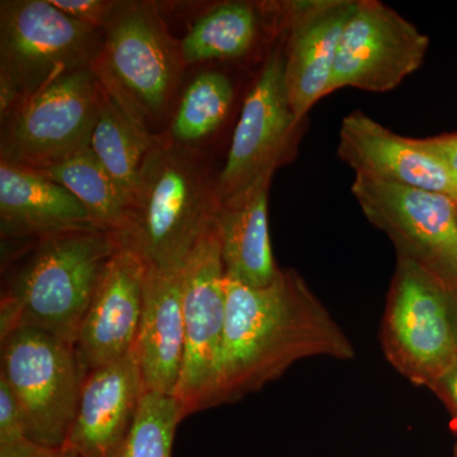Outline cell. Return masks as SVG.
I'll return each instance as SVG.
<instances>
[{"instance_id":"1","label":"cell","mask_w":457,"mask_h":457,"mask_svg":"<svg viewBox=\"0 0 457 457\" xmlns=\"http://www.w3.org/2000/svg\"><path fill=\"white\" fill-rule=\"evenodd\" d=\"M227 320L212 407L234 403L311 357L350 361L351 339L294 270L264 287L227 278Z\"/></svg>"},{"instance_id":"2","label":"cell","mask_w":457,"mask_h":457,"mask_svg":"<svg viewBox=\"0 0 457 457\" xmlns=\"http://www.w3.org/2000/svg\"><path fill=\"white\" fill-rule=\"evenodd\" d=\"M121 246L119 236L104 228L2 242L0 337L32 328L73 345Z\"/></svg>"},{"instance_id":"3","label":"cell","mask_w":457,"mask_h":457,"mask_svg":"<svg viewBox=\"0 0 457 457\" xmlns=\"http://www.w3.org/2000/svg\"><path fill=\"white\" fill-rule=\"evenodd\" d=\"M216 179L198 150L159 137L141 165L121 245L147 267L182 269L218 218Z\"/></svg>"},{"instance_id":"4","label":"cell","mask_w":457,"mask_h":457,"mask_svg":"<svg viewBox=\"0 0 457 457\" xmlns=\"http://www.w3.org/2000/svg\"><path fill=\"white\" fill-rule=\"evenodd\" d=\"M185 68L180 42L171 37L155 3L117 2L102 29L93 71L149 130L174 111Z\"/></svg>"},{"instance_id":"5","label":"cell","mask_w":457,"mask_h":457,"mask_svg":"<svg viewBox=\"0 0 457 457\" xmlns=\"http://www.w3.org/2000/svg\"><path fill=\"white\" fill-rule=\"evenodd\" d=\"M102 29L84 25L50 0L0 2V120L54 80L93 68Z\"/></svg>"},{"instance_id":"6","label":"cell","mask_w":457,"mask_h":457,"mask_svg":"<svg viewBox=\"0 0 457 457\" xmlns=\"http://www.w3.org/2000/svg\"><path fill=\"white\" fill-rule=\"evenodd\" d=\"M381 347L399 374L428 389L457 360L444 282L405 255H398L387 294Z\"/></svg>"},{"instance_id":"7","label":"cell","mask_w":457,"mask_h":457,"mask_svg":"<svg viewBox=\"0 0 457 457\" xmlns=\"http://www.w3.org/2000/svg\"><path fill=\"white\" fill-rule=\"evenodd\" d=\"M93 68L62 75L2 119L0 162L38 170L90 146L98 116Z\"/></svg>"},{"instance_id":"8","label":"cell","mask_w":457,"mask_h":457,"mask_svg":"<svg viewBox=\"0 0 457 457\" xmlns=\"http://www.w3.org/2000/svg\"><path fill=\"white\" fill-rule=\"evenodd\" d=\"M0 378L25 414L27 437L60 449L73 420L84 376L73 345L32 328L0 337Z\"/></svg>"},{"instance_id":"9","label":"cell","mask_w":457,"mask_h":457,"mask_svg":"<svg viewBox=\"0 0 457 457\" xmlns=\"http://www.w3.org/2000/svg\"><path fill=\"white\" fill-rule=\"evenodd\" d=\"M227 275L218 224H213L183 267L185 351L176 399L183 417L212 408L227 320Z\"/></svg>"},{"instance_id":"10","label":"cell","mask_w":457,"mask_h":457,"mask_svg":"<svg viewBox=\"0 0 457 457\" xmlns=\"http://www.w3.org/2000/svg\"><path fill=\"white\" fill-rule=\"evenodd\" d=\"M368 220L405 255L457 281V204L425 189L356 176L351 187Z\"/></svg>"},{"instance_id":"11","label":"cell","mask_w":457,"mask_h":457,"mask_svg":"<svg viewBox=\"0 0 457 457\" xmlns=\"http://www.w3.org/2000/svg\"><path fill=\"white\" fill-rule=\"evenodd\" d=\"M299 125L286 89L282 44L270 51L243 104L227 163L216 179L220 204L248 191L261 179H272Z\"/></svg>"},{"instance_id":"12","label":"cell","mask_w":457,"mask_h":457,"mask_svg":"<svg viewBox=\"0 0 457 457\" xmlns=\"http://www.w3.org/2000/svg\"><path fill=\"white\" fill-rule=\"evenodd\" d=\"M429 38L398 12L378 0H356L342 33L330 93L357 88L395 89L425 62Z\"/></svg>"},{"instance_id":"13","label":"cell","mask_w":457,"mask_h":457,"mask_svg":"<svg viewBox=\"0 0 457 457\" xmlns=\"http://www.w3.org/2000/svg\"><path fill=\"white\" fill-rule=\"evenodd\" d=\"M356 0L278 3L285 27V82L295 119L302 122L330 95L342 33Z\"/></svg>"},{"instance_id":"14","label":"cell","mask_w":457,"mask_h":457,"mask_svg":"<svg viewBox=\"0 0 457 457\" xmlns=\"http://www.w3.org/2000/svg\"><path fill=\"white\" fill-rule=\"evenodd\" d=\"M146 270L143 258L123 245L108 264L73 345L84 378L134 350Z\"/></svg>"},{"instance_id":"15","label":"cell","mask_w":457,"mask_h":457,"mask_svg":"<svg viewBox=\"0 0 457 457\" xmlns=\"http://www.w3.org/2000/svg\"><path fill=\"white\" fill-rule=\"evenodd\" d=\"M338 155L356 176L435 192L457 204V180L440 156L360 111L343 119Z\"/></svg>"},{"instance_id":"16","label":"cell","mask_w":457,"mask_h":457,"mask_svg":"<svg viewBox=\"0 0 457 457\" xmlns=\"http://www.w3.org/2000/svg\"><path fill=\"white\" fill-rule=\"evenodd\" d=\"M143 384L134 351L84 378L62 457H113L137 417Z\"/></svg>"},{"instance_id":"17","label":"cell","mask_w":457,"mask_h":457,"mask_svg":"<svg viewBox=\"0 0 457 457\" xmlns=\"http://www.w3.org/2000/svg\"><path fill=\"white\" fill-rule=\"evenodd\" d=\"M183 267L146 270L143 312L132 350L144 393L176 394L185 351Z\"/></svg>"},{"instance_id":"18","label":"cell","mask_w":457,"mask_h":457,"mask_svg":"<svg viewBox=\"0 0 457 457\" xmlns=\"http://www.w3.org/2000/svg\"><path fill=\"white\" fill-rule=\"evenodd\" d=\"M89 228H102L64 186L37 171L0 162L2 242Z\"/></svg>"},{"instance_id":"19","label":"cell","mask_w":457,"mask_h":457,"mask_svg":"<svg viewBox=\"0 0 457 457\" xmlns=\"http://www.w3.org/2000/svg\"><path fill=\"white\" fill-rule=\"evenodd\" d=\"M272 179L220 204L216 224L220 236L225 275L251 287H264L278 275L269 228V194Z\"/></svg>"},{"instance_id":"20","label":"cell","mask_w":457,"mask_h":457,"mask_svg":"<svg viewBox=\"0 0 457 457\" xmlns=\"http://www.w3.org/2000/svg\"><path fill=\"white\" fill-rule=\"evenodd\" d=\"M158 139V135L137 121L99 82L98 116L90 149L114 180L129 206L144 159Z\"/></svg>"},{"instance_id":"21","label":"cell","mask_w":457,"mask_h":457,"mask_svg":"<svg viewBox=\"0 0 457 457\" xmlns=\"http://www.w3.org/2000/svg\"><path fill=\"white\" fill-rule=\"evenodd\" d=\"M260 9L249 2H222L207 9L179 41L185 65L245 56L260 36Z\"/></svg>"},{"instance_id":"22","label":"cell","mask_w":457,"mask_h":457,"mask_svg":"<svg viewBox=\"0 0 457 457\" xmlns=\"http://www.w3.org/2000/svg\"><path fill=\"white\" fill-rule=\"evenodd\" d=\"M35 171L69 189L99 228L117 236L122 233L129 204L90 146Z\"/></svg>"},{"instance_id":"23","label":"cell","mask_w":457,"mask_h":457,"mask_svg":"<svg viewBox=\"0 0 457 457\" xmlns=\"http://www.w3.org/2000/svg\"><path fill=\"white\" fill-rule=\"evenodd\" d=\"M234 88L227 75L218 71L197 74L180 95L165 139L194 147L220 128L230 110Z\"/></svg>"},{"instance_id":"24","label":"cell","mask_w":457,"mask_h":457,"mask_svg":"<svg viewBox=\"0 0 457 457\" xmlns=\"http://www.w3.org/2000/svg\"><path fill=\"white\" fill-rule=\"evenodd\" d=\"M183 420L176 396L143 393L130 432L113 457H171L176 431Z\"/></svg>"},{"instance_id":"25","label":"cell","mask_w":457,"mask_h":457,"mask_svg":"<svg viewBox=\"0 0 457 457\" xmlns=\"http://www.w3.org/2000/svg\"><path fill=\"white\" fill-rule=\"evenodd\" d=\"M26 438L29 437L22 407L7 381L0 378V445Z\"/></svg>"},{"instance_id":"26","label":"cell","mask_w":457,"mask_h":457,"mask_svg":"<svg viewBox=\"0 0 457 457\" xmlns=\"http://www.w3.org/2000/svg\"><path fill=\"white\" fill-rule=\"evenodd\" d=\"M51 4L84 25L102 29L110 20L116 0H50Z\"/></svg>"},{"instance_id":"27","label":"cell","mask_w":457,"mask_h":457,"mask_svg":"<svg viewBox=\"0 0 457 457\" xmlns=\"http://www.w3.org/2000/svg\"><path fill=\"white\" fill-rule=\"evenodd\" d=\"M422 145L432 152L433 154L440 156L445 162L457 180V132L453 134L440 135V137H426L420 139Z\"/></svg>"},{"instance_id":"28","label":"cell","mask_w":457,"mask_h":457,"mask_svg":"<svg viewBox=\"0 0 457 457\" xmlns=\"http://www.w3.org/2000/svg\"><path fill=\"white\" fill-rule=\"evenodd\" d=\"M0 457H62L59 449L42 446L29 438L0 445Z\"/></svg>"},{"instance_id":"29","label":"cell","mask_w":457,"mask_h":457,"mask_svg":"<svg viewBox=\"0 0 457 457\" xmlns=\"http://www.w3.org/2000/svg\"><path fill=\"white\" fill-rule=\"evenodd\" d=\"M431 390L437 394L442 402L450 409L451 414H453L456 422L457 432V360Z\"/></svg>"},{"instance_id":"30","label":"cell","mask_w":457,"mask_h":457,"mask_svg":"<svg viewBox=\"0 0 457 457\" xmlns=\"http://www.w3.org/2000/svg\"><path fill=\"white\" fill-rule=\"evenodd\" d=\"M445 290H446L447 303H449V312L451 327H453V336L457 343V281H444Z\"/></svg>"},{"instance_id":"31","label":"cell","mask_w":457,"mask_h":457,"mask_svg":"<svg viewBox=\"0 0 457 457\" xmlns=\"http://www.w3.org/2000/svg\"><path fill=\"white\" fill-rule=\"evenodd\" d=\"M451 457H457V440H456L455 446H453V456H451Z\"/></svg>"}]
</instances>
